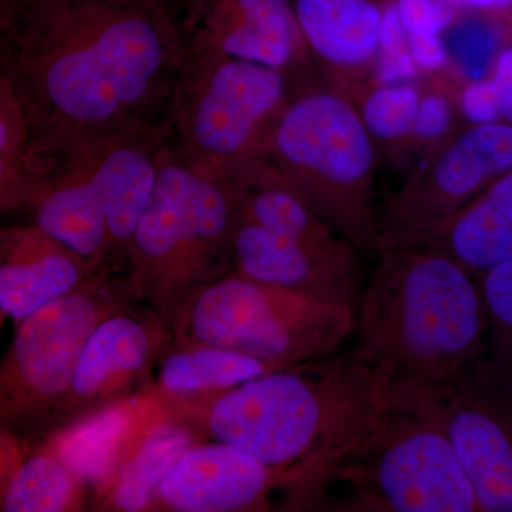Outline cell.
Wrapping results in <instances>:
<instances>
[{"mask_svg":"<svg viewBox=\"0 0 512 512\" xmlns=\"http://www.w3.org/2000/svg\"><path fill=\"white\" fill-rule=\"evenodd\" d=\"M49 161L28 153L0 157V214L29 207Z\"/></svg>","mask_w":512,"mask_h":512,"instance_id":"obj_29","label":"cell"},{"mask_svg":"<svg viewBox=\"0 0 512 512\" xmlns=\"http://www.w3.org/2000/svg\"><path fill=\"white\" fill-rule=\"evenodd\" d=\"M201 288L184 315L185 332L197 345L288 367L332 355L352 338V309L262 284L235 269Z\"/></svg>","mask_w":512,"mask_h":512,"instance_id":"obj_9","label":"cell"},{"mask_svg":"<svg viewBox=\"0 0 512 512\" xmlns=\"http://www.w3.org/2000/svg\"><path fill=\"white\" fill-rule=\"evenodd\" d=\"M16 3H18V0H0V28L5 26L8 20L12 18Z\"/></svg>","mask_w":512,"mask_h":512,"instance_id":"obj_37","label":"cell"},{"mask_svg":"<svg viewBox=\"0 0 512 512\" xmlns=\"http://www.w3.org/2000/svg\"><path fill=\"white\" fill-rule=\"evenodd\" d=\"M185 59L174 0H18L0 29V73L45 161L160 123Z\"/></svg>","mask_w":512,"mask_h":512,"instance_id":"obj_1","label":"cell"},{"mask_svg":"<svg viewBox=\"0 0 512 512\" xmlns=\"http://www.w3.org/2000/svg\"><path fill=\"white\" fill-rule=\"evenodd\" d=\"M375 252L379 264L360 292L349 353L382 380L392 406L437 404L484 357L478 281L437 252Z\"/></svg>","mask_w":512,"mask_h":512,"instance_id":"obj_2","label":"cell"},{"mask_svg":"<svg viewBox=\"0 0 512 512\" xmlns=\"http://www.w3.org/2000/svg\"><path fill=\"white\" fill-rule=\"evenodd\" d=\"M305 46L340 72L375 63L389 0H291Z\"/></svg>","mask_w":512,"mask_h":512,"instance_id":"obj_21","label":"cell"},{"mask_svg":"<svg viewBox=\"0 0 512 512\" xmlns=\"http://www.w3.org/2000/svg\"><path fill=\"white\" fill-rule=\"evenodd\" d=\"M396 8L407 37L443 36L456 18L450 0H396Z\"/></svg>","mask_w":512,"mask_h":512,"instance_id":"obj_30","label":"cell"},{"mask_svg":"<svg viewBox=\"0 0 512 512\" xmlns=\"http://www.w3.org/2000/svg\"><path fill=\"white\" fill-rule=\"evenodd\" d=\"M477 281L487 323L494 332V356L512 363V259Z\"/></svg>","mask_w":512,"mask_h":512,"instance_id":"obj_28","label":"cell"},{"mask_svg":"<svg viewBox=\"0 0 512 512\" xmlns=\"http://www.w3.org/2000/svg\"><path fill=\"white\" fill-rule=\"evenodd\" d=\"M278 369L284 367L235 350L194 343L192 349L165 357L158 383L168 396H211Z\"/></svg>","mask_w":512,"mask_h":512,"instance_id":"obj_23","label":"cell"},{"mask_svg":"<svg viewBox=\"0 0 512 512\" xmlns=\"http://www.w3.org/2000/svg\"><path fill=\"white\" fill-rule=\"evenodd\" d=\"M262 158L281 183L357 251H375L376 153L360 111L342 94L285 101L266 133Z\"/></svg>","mask_w":512,"mask_h":512,"instance_id":"obj_5","label":"cell"},{"mask_svg":"<svg viewBox=\"0 0 512 512\" xmlns=\"http://www.w3.org/2000/svg\"><path fill=\"white\" fill-rule=\"evenodd\" d=\"M197 443V431L165 413L144 431L109 480L96 490L97 505L109 511L151 510L165 474Z\"/></svg>","mask_w":512,"mask_h":512,"instance_id":"obj_22","label":"cell"},{"mask_svg":"<svg viewBox=\"0 0 512 512\" xmlns=\"http://www.w3.org/2000/svg\"><path fill=\"white\" fill-rule=\"evenodd\" d=\"M450 2L454 6L487 10L507 9L512 6V0H450Z\"/></svg>","mask_w":512,"mask_h":512,"instance_id":"obj_36","label":"cell"},{"mask_svg":"<svg viewBox=\"0 0 512 512\" xmlns=\"http://www.w3.org/2000/svg\"><path fill=\"white\" fill-rule=\"evenodd\" d=\"M242 188L165 144L156 187L128 244L131 288L163 303L234 269ZM134 291V292H136Z\"/></svg>","mask_w":512,"mask_h":512,"instance_id":"obj_6","label":"cell"},{"mask_svg":"<svg viewBox=\"0 0 512 512\" xmlns=\"http://www.w3.org/2000/svg\"><path fill=\"white\" fill-rule=\"evenodd\" d=\"M379 247L437 252L480 279L512 259V173L444 217L382 235Z\"/></svg>","mask_w":512,"mask_h":512,"instance_id":"obj_16","label":"cell"},{"mask_svg":"<svg viewBox=\"0 0 512 512\" xmlns=\"http://www.w3.org/2000/svg\"><path fill=\"white\" fill-rule=\"evenodd\" d=\"M29 207L35 225L94 271L110 256L109 229L86 175L67 158L50 161Z\"/></svg>","mask_w":512,"mask_h":512,"instance_id":"obj_20","label":"cell"},{"mask_svg":"<svg viewBox=\"0 0 512 512\" xmlns=\"http://www.w3.org/2000/svg\"><path fill=\"white\" fill-rule=\"evenodd\" d=\"M187 53L284 70L305 45L291 0H174Z\"/></svg>","mask_w":512,"mask_h":512,"instance_id":"obj_12","label":"cell"},{"mask_svg":"<svg viewBox=\"0 0 512 512\" xmlns=\"http://www.w3.org/2000/svg\"><path fill=\"white\" fill-rule=\"evenodd\" d=\"M451 123V109L446 97L430 93L421 97L412 136L421 140H436L443 136Z\"/></svg>","mask_w":512,"mask_h":512,"instance_id":"obj_32","label":"cell"},{"mask_svg":"<svg viewBox=\"0 0 512 512\" xmlns=\"http://www.w3.org/2000/svg\"><path fill=\"white\" fill-rule=\"evenodd\" d=\"M124 308V291L94 272L56 301L19 320L0 356V430L25 447L63 426L77 360L93 329Z\"/></svg>","mask_w":512,"mask_h":512,"instance_id":"obj_8","label":"cell"},{"mask_svg":"<svg viewBox=\"0 0 512 512\" xmlns=\"http://www.w3.org/2000/svg\"><path fill=\"white\" fill-rule=\"evenodd\" d=\"M357 252L342 237L329 241L293 237L241 214L235 228L234 269L239 274L353 312L366 281Z\"/></svg>","mask_w":512,"mask_h":512,"instance_id":"obj_11","label":"cell"},{"mask_svg":"<svg viewBox=\"0 0 512 512\" xmlns=\"http://www.w3.org/2000/svg\"><path fill=\"white\" fill-rule=\"evenodd\" d=\"M285 94L284 70L187 53L165 109V140L191 164L237 180L262 160Z\"/></svg>","mask_w":512,"mask_h":512,"instance_id":"obj_7","label":"cell"},{"mask_svg":"<svg viewBox=\"0 0 512 512\" xmlns=\"http://www.w3.org/2000/svg\"><path fill=\"white\" fill-rule=\"evenodd\" d=\"M437 407L478 510L512 512V363L481 357Z\"/></svg>","mask_w":512,"mask_h":512,"instance_id":"obj_10","label":"cell"},{"mask_svg":"<svg viewBox=\"0 0 512 512\" xmlns=\"http://www.w3.org/2000/svg\"><path fill=\"white\" fill-rule=\"evenodd\" d=\"M165 144L161 120L80 144L60 156L92 183L109 229L110 255H126L156 187Z\"/></svg>","mask_w":512,"mask_h":512,"instance_id":"obj_14","label":"cell"},{"mask_svg":"<svg viewBox=\"0 0 512 512\" xmlns=\"http://www.w3.org/2000/svg\"><path fill=\"white\" fill-rule=\"evenodd\" d=\"M373 70L379 86L413 83L417 77V66L400 23L396 0H389L384 9Z\"/></svg>","mask_w":512,"mask_h":512,"instance_id":"obj_27","label":"cell"},{"mask_svg":"<svg viewBox=\"0 0 512 512\" xmlns=\"http://www.w3.org/2000/svg\"><path fill=\"white\" fill-rule=\"evenodd\" d=\"M26 451L28 448L22 441L16 439L8 431L0 430V503H2L3 494H5L10 478L25 458Z\"/></svg>","mask_w":512,"mask_h":512,"instance_id":"obj_34","label":"cell"},{"mask_svg":"<svg viewBox=\"0 0 512 512\" xmlns=\"http://www.w3.org/2000/svg\"><path fill=\"white\" fill-rule=\"evenodd\" d=\"M87 485L46 444L26 451L10 478L0 511L70 512L82 510Z\"/></svg>","mask_w":512,"mask_h":512,"instance_id":"obj_24","label":"cell"},{"mask_svg":"<svg viewBox=\"0 0 512 512\" xmlns=\"http://www.w3.org/2000/svg\"><path fill=\"white\" fill-rule=\"evenodd\" d=\"M461 107H463L464 116L473 123H494L501 116V106L493 80L470 84L464 90Z\"/></svg>","mask_w":512,"mask_h":512,"instance_id":"obj_33","label":"cell"},{"mask_svg":"<svg viewBox=\"0 0 512 512\" xmlns=\"http://www.w3.org/2000/svg\"><path fill=\"white\" fill-rule=\"evenodd\" d=\"M94 272L35 224L0 228V308L15 323L74 291Z\"/></svg>","mask_w":512,"mask_h":512,"instance_id":"obj_18","label":"cell"},{"mask_svg":"<svg viewBox=\"0 0 512 512\" xmlns=\"http://www.w3.org/2000/svg\"><path fill=\"white\" fill-rule=\"evenodd\" d=\"M512 168V127L480 124L386 201L380 235L437 220L463 207L487 181Z\"/></svg>","mask_w":512,"mask_h":512,"instance_id":"obj_13","label":"cell"},{"mask_svg":"<svg viewBox=\"0 0 512 512\" xmlns=\"http://www.w3.org/2000/svg\"><path fill=\"white\" fill-rule=\"evenodd\" d=\"M493 83L500 99L501 116L512 121V49L498 57Z\"/></svg>","mask_w":512,"mask_h":512,"instance_id":"obj_35","label":"cell"},{"mask_svg":"<svg viewBox=\"0 0 512 512\" xmlns=\"http://www.w3.org/2000/svg\"><path fill=\"white\" fill-rule=\"evenodd\" d=\"M420 99L412 83L376 87L360 110L367 133L382 141L410 136Z\"/></svg>","mask_w":512,"mask_h":512,"instance_id":"obj_25","label":"cell"},{"mask_svg":"<svg viewBox=\"0 0 512 512\" xmlns=\"http://www.w3.org/2000/svg\"><path fill=\"white\" fill-rule=\"evenodd\" d=\"M6 315L3 313L2 308H0V332H2L3 323H5Z\"/></svg>","mask_w":512,"mask_h":512,"instance_id":"obj_38","label":"cell"},{"mask_svg":"<svg viewBox=\"0 0 512 512\" xmlns=\"http://www.w3.org/2000/svg\"><path fill=\"white\" fill-rule=\"evenodd\" d=\"M447 56L453 57L468 79L480 82L490 70L498 47L495 30L477 19L453 22L443 33Z\"/></svg>","mask_w":512,"mask_h":512,"instance_id":"obj_26","label":"cell"},{"mask_svg":"<svg viewBox=\"0 0 512 512\" xmlns=\"http://www.w3.org/2000/svg\"><path fill=\"white\" fill-rule=\"evenodd\" d=\"M157 345L156 326L124 308L101 320L77 360L62 427L124 397L121 393L147 369Z\"/></svg>","mask_w":512,"mask_h":512,"instance_id":"obj_17","label":"cell"},{"mask_svg":"<svg viewBox=\"0 0 512 512\" xmlns=\"http://www.w3.org/2000/svg\"><path fill=\"white\" fill-rule=\"evenodd\" d=\"M285 507L316 512L480 511L437 404H389L365 439L293 485Z\"/></svg>","mask_w":512,"mask_h":512,"instance_id":"obj_4","label":"cell"},{"mask_svg":"<svg viewBox=\"0 0 512 512\" xmlns=\"http://www.w3.org/2000/svg\"><path fill=\"white\" fill-rule=\"evenodd\" d=\"M198 402V421L212 439L286 474L288 490L365 439L389 406L373 370L338 352Z\"/></svg>","mask_w":512,"mask_h":512,"instance_id":"obj_3","label":"cell"},{"mask_svg":"<svg viewBox=\"0 0 512 512\" xmlns=\"http://www.w3.org/2000/svg\"><path fill=\"white\" fill-rule=\"evenodd\" d=\"M29 151V128L22 104L0 73V157L18 156Z\"/></svg>","mask_w":512,"mask_h":512,"instance_id":"obj_31","label":"cell"},{"mask_svg":"<svg viewBox=\"0 0 512 512\" xmlns=\"http://www.w3.org/2000/svg\"><path fill=\"white\" fill-rule=\"evenodd\" d=\"M289 477L229 446L197 443L165 474L151 510L175 512L261 511L274 491L285 494Z\"/></svg>","mask_w":512,"mask_h":512,"instance_id":"obj_15","label":"cell"},{"mask_svg":"<svg viewBox=\"0 0 512 512\" xmlns=\"http://www.w3.org/2000/svg\"><path fill=\"white\" fill-rule=\"evenodd\" d=\"M164 414L158 397H121L66 424L42 443L55 451L84 484L99 490L144 431Z\"/></svg>","mask_w":512,"mask_h":512,"instance_id":"obj_19","label":"cell"}]
</instances>
